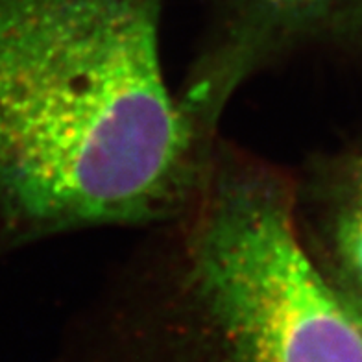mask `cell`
<instances>
[{"label": "cell", "mask_w": 362, "mask_h": 362, "mask_svg": "<svg viewBox=\"0 0 362 362\" xmlns=\"http://www.w3.org/2000/svg\"><path fill=\"white\" fill-rule=\"evenodd\" d=\"M187 285L237 362H362V324L301 243L291 185L211 165L194 196Z\"/></svg>", "instance_id": "7a4b0ae2"}, {"label": "cell", "mask_w": 362, "mask_h": 362, "mask_svg": "<svg viewBox=\"0 0 362 362\" xmlns=\"http://www.w3.org/2000/svg\"><path fill=\"white\" fill-rule=\"evenodd\" d=\"M346 298V296H344ZM346 301L349 303V307L353 309V313L357 315V318L361 320V324H362V296L361 298H346Z\"/></svg>", "instance_id": "5b68a950"}, {"label": "cell", "mask_w": 362, "mask_h": 362, "mask_svg": "<svg viewBox=\"0 0 362 362\" xmlns=\"http://www.w3.org/2000/svg\"><path fill=\"white\" fill-rule=\"evenodd\" d=\"M333 250L340 276L348 283L346 298L362 296V174L355 191L340 207L333 226Z\"/></svg>", "instance_id": "277c9868"}, {"label": "cell", "mask_w": 362, "mask_h": 362, "mask_svg": "<svg viewBox=\"0 0 362 362\" xmlns=\"http://www.w3.org/2000/svg\"><path fill=\"white\" fill-rule=\"evenodd\" d=\"M355 0H243L244 28L240 32V48L233 52V65L228 71V81L233 83L240 74V63L250 57L255 43L296 34L305 24L322 19L324 15ZM268 39V41H270Z\"/></svg>", "instance_id": "3957f363"}, {"label": "cell", "mask_w": 362, "mask_h": 362, "mask_svg": "<svg viewBox=\"0 0 362 362\" xmlns=\"http://www.w3.org/2000/svg\"><path fill=\"white\" fill-rule=\"evenodd\" d=\"M163 0H0V253L194 200L216 113L168 90Z\"/></svg>", "instance_id": "6da1fadb"}]
</instances>
